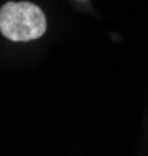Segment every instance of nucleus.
<instances>
[{"mask_svg": "<svg viewBox=\"0 0 148 156\" xmlns=\"http://www.w3.org/2000/svg\"><path fill=\"white\" fill-rule=\"evenodd\" d=\"M45 30L44 11L31 2H8L0 8V33L12 42L34 41Z\"/></svg>", "mask_w": 148, "mask_h": 156, "instance_id": "nucleus-1", "label": "nucleus"}]
</instances>
